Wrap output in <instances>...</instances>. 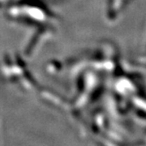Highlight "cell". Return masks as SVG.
I'll return each mask as SVG.
<instances>
[]
</instances>
